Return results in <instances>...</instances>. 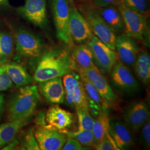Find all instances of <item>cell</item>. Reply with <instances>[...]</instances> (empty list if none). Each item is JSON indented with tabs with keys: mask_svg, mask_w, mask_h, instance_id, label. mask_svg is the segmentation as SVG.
I'll use <instances>...</instances> for the list:
<instances>
[{
	"mask_svg": "<svg viewBox=\"0 0 150 150\" xmlns=\"http://www.w3.org/2000/svg\"><path fill=\"white\" fill-rule=\"evenodd\" d=\"M76 71V66L71 56L61 50H50L43 52L38 62L33 80L41 82L62 77Z\"/></svg>",
	"mask_w": 150,
	"mask_h": 150,
	"instance_id": "cell-1",
	"label": "cell"
},
{
	"mask_svg": "<svg viewBox=\"0 0 150 150\" xmlns=\"http://www.w3.org/2000/svg\"><path fill=\"white\" fill-rule=\"evenodd\" d=\"M40 101L37 86L27 85L18 87L9 97L7 103L8 121L33 115Z\"/></svg>",
	"mask_w": 150,
	"mask_h": 150,
	"instance_id": "cell-2",
	"label": "cell"
},
{
	"mask_svg": "<svg viewBox=\"0 0 150 150\" xmlns=\"http://www.w3.org/2000/svg\"><path fill=\"white\" fill-rule=\"evenodd\" d=\"M15 52L13 61L31 65L38 64L43 54V45L41 38L25 28H18L14 36Z\"/></svg>",
	"mask_w": 150,
	"mask_h": 150,
	"instance_id": "cell-3",
	"label": "cell"
},
{
	"mask_svg": "<svg viewBox=\"0 0 150 150\" xmlns=\"http://www.w3.org/2000/svg\"><path fill=\"white\" fill-rule=\"evenodd\" d=\"M78 10L88 22L91 31L103 43L115 51L116 32L100 15L97 7L88 4H80Z\"/></svg>",
	"mask_w": 150,
	"mask_h": 150,
	"instance_id": "cell-4",
	"label": "cell"
},
{
	"mask_svg": "<svg viewBox=\"0 0 150 150\" xmlns=\"http://www.w3.org/2000/svg\"><path fill=\"white\" fill-rule=\"evenodd\" d=\"M117 7L122 17L125 34L134 40L144 41L148 31L147 16L129 9L125 6L122 0Z\"/></svg>",
	"mask_w": 150,
	"mask_h": 150,
	"instance_id": "cell-5",
	"label": "cell"
},
{
	"mask_svg": "<svg viewBox=\"0 0 150 150\" xmlns=\"http://www.w3.org/2000/svg\"><path fill=\"white\" fill-rule=\"evenodd\" d=\"M67 104L76 111L88 109L86 92L80 74L75 71L64 76L62 79Z\"/></svg>",
	"mask_w": 150,
	"mask_h": 150,
	"instance_id": "cell-6",
	"label": "cell"
},
{
	"mask_svg": "<svg viewBox=\"0 0 150 150\" xmlns=\"http://www.w3.org/2000/svg\"><path fill=\"white\" fill-rule=\"evenodd\" d=\"M91 48L93 60L97 68L102 74H110L113 66L117 62V57L116 52L103 43L93 34L87 41Z\"/></svg>",
	"mask_w": 150,
	"mask_h": 150,
	"instance_id": "cell-7",
	"label": "cell"
},
{
	"mask_svg": "<svg viewBox=\"0 0 150 150\" xmlns=\"http://www.w3.org/2000/svg\"><path fill=\"white\" fill-rule=\"evenodd\" d=\"M70 0H51V10L58 38L66 44L72 41L69 31Z\"/></svg>",
	"mask_w": 150,
	"mask_h": 150,
	"instance_id": "cell-8",
	"label": "cell"
},
{
	"mask_svg": "<svg viewBox=\"0 0 150 150\" xmlns=\"http://www.w3.org/2000/svg\"><path fill=\"white\" fill-rule=\"evenodd\" d=\"M69 31L72 42L79 44L87 42L93 34L88 22L75 5L74 0H70Z\"/></svg>",
	"mask_w": 150,
	"mask_h": 150,
	"instance_id": "cell-9",
	"label": "cell"
},
{
	"mask_svg": "<svg viewBox=\"0 0 150 150\" xmlns=\"http://www.w3.org/2000/svg\"><path fill=\"white\" fill-rule=\"evenodd\" d=\"M111 81L116 89L126 93L139 90V85L128 66L120 61L116 62L111 72Z\"/></svg>",
	"mask_w": 150,
	"mask_h": 150,
	"instance_id": "cell-10",
	"label": "cell"
},
{
	"mask_svg": "<svg viewBox=\"0 0 150 150\" xmlns=\"http://www.w3.org/2000/svg\"><path fill=\"white\" fill-rule=\"evenodd\" d=\"M34 135L41 150H60L62 149L67 136L59 130L50 126H36Z\"/></svg>",
	"mask_w": 150,
	"mask_h": 150,
	"instance_id": "cell-11",
	"label": "cell"
},
{
	"mask_svg": "<svg viewBox=\"0 0 150 150\" xmlns=\"http://www.w3.org/2000/svg\"><path fill=\"white\" fill-rule=\"evenodd\" d=\"M20 15L34 25L45 28L48 23L46 0H25L17 8Z\"/></svg>",
	"mask_w": 150,
	"mask_h": 150,
	"instance_id": "cell-12",
	"label": "cell"
},
{
	"mask_svg": "<svg viewBox=\"0 0 150 150\" xmlns=\"http://www.w3.org/2000/svg\"><path fill=\"white\" fill-rule=\"evenodd\" d=\"M85 75L98 91L108 107H112L117 102V97L106 77L98 69H84L77 70Z\"/></svg>",
	"mask_w": 150,
	"mask_h": 150,
	"instance_id": "cell-13",
	"label": "cell"
},
{
	"mask_svg": "<svg viewBox=\"0 0 150 150\" xmlns=\"http://www.w3.org/2000/svg\"><path fill=\"white\" fill-rule=\"evenodd\" d=\"M115 50L120 62L128 67L134 66L140 51L134 39L125 33L116 37Z\"/></svg>",
	"mask_w": 150,
	"mask_h": 150,
	"instance_id": "cell-14",
	"label": "cell"
},
{
	"mask_svg": "<svg viewBox=\"0 0 150 150\" xmlns=\"http://www.w3.org/2000/svg\"><path fill=\"white\" fill-rule=\"evenodd\" d=\"M123 118L129 127L138 130L150 118L147 103L144 101L133 102L129 105L123 113Z\"/></svg>",
	"mask_w": 150,
	"mask_h": 150,
	"instance_id": "cell-15",
	"label": "cell"
},
{
	"mask_svg": "<svg viewBox=\"0 0 150 150\" xmlns=\"http://www.w3.org/2000/svg\"><path fill=\"white\" fill-rule=\"evenodd\" d=\"M39 90L45 99L51 104H61L65 99L62 77H55L39 82Z\"/></svg>",
	"mask_w": 150,
	"mask_h": 150,
	"instance_id": "cell-16",
	"label": "cell"
},
{
	"mask_svg": "<svg viewBox=\"0 0 150 150\" xmlns=\"http://www.w3.org/2000/svg\"><path fill=\"white\" fill-rule=\"evenodd\" d=\"M46 120L48 126L59 131L69 127L74 121V115L54 104L46 112Z\"/></svg>",
	"mask_w": 150,
	"mask_h": 150,
	"instance_id": "cell-17",
	"label": "cell"
},
{
	"mask_svg": "<svg viewBox=\"0 0 150 150\" xmlns=\"http://www.w3.org/2000/svg\"><path fill=\"white\" fill-rule=\"evenodd\" d=\"M86 92L88 111L93 118L97 117L105 107H108L102 100L95 87L85 75L79 73Z\"/></svg>",
	"mask_w": 150,
	"mask_h": 150,
	"instance_id": "cell-18",
	"label": "cell"
},
{
	"mask_svg": "<svg viewBox=\"0 0 150 150\" xmlns=\"http://www.w3.org/2000/svg\"><path fill=\"white\" fill-rule=\"evenodd\" d=\"M33 117V115L0 125V149L16 138L19 132L30 123Z\"/></svg>",
	"mask_w": 150,
	"mask_h": 150,
	"instance_id": "cell-19",
	"label": "cell"
},
{
	"mask_svg": "<svg viewBox=\"0 0 150 150\" xmlns=\"http://www.w3.org/2000/svg\"><path fill=\"white\" fill-rule=\"evenodd\" d=\"M108 132L120 150L127 149L133 145L131 134L122 122L117 120L110 121Z\"/></svg>",
	"mask_w": 150,
	"mask_h": 150,
	"instance_id": "cell-20",
	"label": "cell"
},
{
	"mask_svg": "<svg viewBox=\"0 0 150 150\" xmlns=\"http://www.w3.org/2000/svg\"><path fill=\"white\" fill-rule=\"evenodd\" d=\"M1 65L10 77L13 83L17 87L27 86L32 83V76L21 64L15 61H10Z\"/></svg>",
	"mask_w": 150,
	"mask_h": 150,
	"instance_id": "cell-21",
	"label": "cell"
},
{
	"mask_svg": "<svg viewBox=\"0 0 150 150\" xmlns=\"http://www.w3.org/2000/svg\"><path fill=\"white\" fill-rule=\"evenodd\" d=\"M71 57L76 66V71L84 69H97L93 60L91 48L87 44L80 43L76 46L72 54Z\"/></svg>",
	"mask_w": 150,
	"mask_h": 150,
	"instance_id": "cell-22",
	"label": "cell"
},
{
	"mask_svg": "<svg viewBox=\"0 0 150 150\" xmlns=\"http://www.w3.org/2000/svg\"><path fill=\"white\" fill-rule=\"evenodd\" d=\"M97 10L105 21L116 33H121L124 30L122 17L117 6L112 5L107 7H98Z\"/></svg>",
	"mask_w": 150,
	"mask_h": 150,
	"instance_id": "cell-23",
	"label": "cell"
},
{
	"mask_svg": "<svg viewBox=\"0 0 150 150\" xmlns=\"http://www.w3.org/2000/svg\"><path fill=\"white\" fill-rule=\"evenodd\" d=\"M134 73L143 83L147 85L150 80V54L145 51H139L134 65Z\"/></svg>",
	"mask_w": 150,
	"mask_h": 150,
	"instance_id": "cell-24",
	"label": "cell"
},
{
	"mask_svg": "<svg viewBox=\"0 0 150 150\" xmlns=\"http://www.w3.org/2000/svg\"><path fill=\"white\" fill-rule=\"evenodd\" d=\"M108 108V107L104 108L101 113L94 119L92 130L94 137V145L101 141L109 133L110 121Z\"/></svg>",
	"mask_w": 150,
	"mask_h": 150,
	"instance_id": "cell-25",
	"label": "cell"
},
{
	"mask_svg": "<svg viewBox=\"0 0 150 150\" xmlns=\"http://www.w3.org/2000/svg\"><path fill=\"white\" fill-rule=\"evenodd\" d=\"M14 52V38L8 32L0 31V65L10 61Z\"/></svg>",
	"mask_w": 150,
	"mask_h": 150,
	"instance_id": "cell-26",
	"label": "cell"
},
{
	"mask_svg": "<svg viewBox=\"0 0 150 150\" xmlns=\"http://www.w3.org/2000/svg\"><path fill=\"white\" fill-rule=\"evenodd\" d=\"M59 131L66 134L67 137L76 139L83 146H91L94 145V137L92 131L70 132L64 129Z\"/></svg>",
	"mask_w": 150,
	"mask_h": 150,
	"instance_id": "cell-27",
	"label": "cell"
},
{
	"mask_svg": "<svg viewBox=\"0 0 150 150\" xmlns=\"http://www.w3.org/2000/svg\"><path fill=\"white\" fill-rule=\"evenodd\" d=\"M18 150H40L38 142L34 135L33 127L28 129L22 136Z\"/></svg>",
	"mask_w": 150,
	"mask_h": 150,
	"instance_id": "cell-28",
	"label": "cell"
},
{
	"mask_svg": "<svg viewBox=\"0 0 150 150\" xmlns=\"http://www.w3.org/2000/svg\"><path fill=\"white\" fill-rule=\"evenodd\" d=\"M78 121L79 127L77 131H92L94 119L88 109H82L76 111Z\"/></svg>",
	"mask_w": 150,
	"mask_h": 150,
	"instance_id": "cell-29",
	"label": "cell"
},
{
	"mask_svg": "<svg viewBox=\"0 0 150 150\" xmlns=\"http://www.w3.org/2000/svg\"><path fill=\"white\" fill-rule=\"evenodd\" d=\"M125 6L140 13L146 15L148 12V0H122Z\"/></svg>",
	"mask_w": 150,
	"mask_h": 150,
	"instance_id": "cell-30",
	"label": "cell"
},
{
	"mask_svg": "<svg viewBox=\"0 0 150 150\" xmlns=\"http://www.w3.org/2000/svg\"><path fill=\"white\" fill-rule=\"evenodd\" d=\"M93 146L97 150H120L109 133L101 141L93 145Z\"/></svg>",
	"mask_w": 150,
	"mask_h": 150,
	"instance_id": "cell-31",
	"label": "cell"
},
{
	"mask_svg": "<svg viewBox=\"0 0 150 150\" xmlns=\"http://www.w3.org/2000/svg\"><path fill=\"white\" fill-rule=\"evenodd\" d=\"M13 83L12 82L5 69L0 65V92L7 91L12 88Z\"/></svg>",
	"mask_w": 150,
	"mask_h": 150,
	"instance_id": "cell-32",
	"label": "cell"
},
{
	"mask_svg": "<svg viewBox=\"0 0 150 150\" xmlns=\"http://www.w3.org/2000/svg\"><path fill=\"white\" fill-rule=\"evenodd\" d=\"M141 138L144 145L149 149L150 146V122L149 119L142 126Z\"/></svg>",
	"mask_w": 150,
	"mask_h": 150,
	"instance_id": "cell-33",
	"label": "cell"
},
{
	"mask_svg": "<svg viewBox=\"0 0 150 150\" xmlns=\"http://www.w3.org/2000/svg\"><path fill=\"white\" fill-rule=\"evenodd\" d=\"M87 149L76 139L69 137L66 140L62 149L63 150H82Z\"/></svg>",
	"mask_w": 150,
	"mask_h": 150,
	"instance_id": "cell-34",
	"label": "cell"
},
{
	"mask_svg": "<svg viewBox=\"0 0 150 150\" xmlns=\"http://www.w3.org/2000/svg\"><path fill=\"white\" fill-rule=\"evenodd\" d=\"M34 121L36 126H47L48 125L46 120V111L44 110H40L38 111Z\"/></svg>",
	"mask_w": 150,
	"mask_h": 150,
	"instance_id": "cell-35",
	"label": "cell"
},
{
	"mask_svg": "<svg viewBox=\"0 0 150 150\" xmlns=\"http://www.w3.org/2000/svg\"><path fill=\"white\" fill-rule=\"evenodd\" d=\"M92 1L98 7H107L112 5L117 6L118 2L121 0H92Z\"/></svg>",
	"mask_w": 150,
	"mask_h": 150,
	"instance_id": "cell-36",
	"label": "cell"
},
{
	"mask_svg": "<svg viewBox=\"0 0 150 150\" xmlns=\"http://www.w3.org/2000/svg\"><path fill=\"white\" fill-rule=\"evenodd\" d=\"M20 146V140L15 138L12 140L8 144L3 147L1 150H13L18 149Z\"/></svg>",
	"mask_w": 150,
	"mask_h": 150,
	"instance_id": "cell-37",
	"label": "cell"
},
{
	"mask_svg": "<svg viewBox=\"0 0 150 150\" xmlns=\"http://www.w3.org/2000/svg\"><path fill=\"white\" fill-rule=\"evenodd\" d=\"M5 106V98L2 93H0V122L2 120Z\"/></svg>",
	"mask_w": 150,
	"mask_h": 150,
	"instance_id": "cell-38",
	"label": "cell"
},
{
	"mask_svg": "<svg viewBox=\"0 0 150 150\" xmlns=\"http://www.w3.org/2000/svg\"><path fill=\"white\" fill-rule=\"evenodd\" d=\"M9 6V0H0V8L8 7Z\"/></svg>",
	"mask_w": 150,
	"mask_h": 150,
	"instance_id": "cell-39",
	"label": "cell"
}]
</instances>
